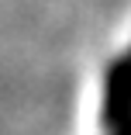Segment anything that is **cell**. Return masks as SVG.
Segmentation results:
<instances>
[{
  "label": "cell",
  "instance_id": "obj_1",
  "mask_svg": "<svg viewBox=\"0 0 131 135\" xmlns=\"http://www.w3.org/2000/svg\"><path fill=\"white\" fill-rule=\"evenodd\" d=\"M100 118L111 132L131 125V49L117 56L107 73H103V100H100Z\"/></svg>",
  "mask_w": 131,
  "mask_h": 135
},
{
  "label": "cell",
  "instance_id": "obj_2",
  "mask_svg": "<svg viewBox=\"0 0 131 135\" xmlns=\"http://www.w3.org/2000/svg\"><path fill=\"white\" fill-rule=\"evenodd\" d=\"M111 135H131V125H128V128H117V132H111Z\"/></svg>",
  "mask_w": 131,
  "mask_h": 135
}]
</instances>
